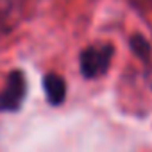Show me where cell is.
<instances>
[{"mask_svg": "<svg viewBox=\"0 0 152 152\" xmlns=\"http://www.w3.org/2000/svg\"><path fill=\"white\" fill-rule=\"evenodd\" d=\"M113 47L111 45H97V47H88L83 50L79 64L81 72L86 79H97L104 75L113 61Z\"/></svg>", "mask_w": 152, "mask_h": 152, "instance_id": "6da1fadb", "label": "cell"}, {"mask_svg": "<svg viewBox=\"0 0 152 152\" xmlns=\"http://www.w3.org/2000/svg\"><path fill=\"white\" fill-rule=\"evenodd\" d=\"M27 93V81L20 70H13L6 81L4 90H0V113L16 111Z\"/></svg>", "mask_w": 152, "mask_h": 152, "instance_id": "7a4b0ae2", "label": "cell"}, {"mask_svg": "<svg viewBox=\"0 0 152 152\" xmlns=\"http://www.w3.org/2000/svg\"><path fill=\"white\" fill-rule=\"evenodd\" d=\"M43 90L52 106H61L66 99V81L59 73H47L43 79Z\"/></svg>", "mask_w": 152, "mask_h": 152, "instance_id": "3957f363", "label": "cell"}, {"mask_svg": "<svg viewBox=\"0 0 152 152\" xmlns=\"http://www.w3.org/2000/svg\"><path fill=\"white\" fill-rule=\"evenodd\" d=\"M129 47H131V50L134 52V56H138L140 59H143V61H148L150 59V54H152V48H150V43H148V39L143 36V34H132L131 38H129Z\"/></svg>", "mask_w": 152, "mask_h": 152, "instance_id": "277c9868", "label": "cell"}, {"mask_svg": "<svg viewBox=\"0 0 152 152\" xmlns=\"http://www.w3.org/2000/svg\"><path fill=\"white\" fill-rule=\"evenodd\" d=\"M129 2H131L132 6H136V7L143 9V11H147V9H150V7H152V0H129Z\"/></svg>", "mask_w": 152, "mask_h": 152, "instance_id": "5b68a950", "label": "cell"}]
</instances>
